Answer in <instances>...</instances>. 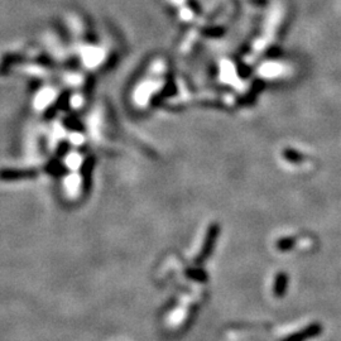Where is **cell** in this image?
<instances>
[{"instance_id":"cell-5","label":"cell","mask_w":341,"mask_h":341,"mask_svg":"<svg viewBox=\"0 0 341 341\" xmlns=\"http://www.w3.org/2000/svg\"><path fill=\"white\" fill-rule=\"evenodd\" d=\"M289 277L284 272H279L276 274V278L273 282V294L277 298H281L286 294L287 288H288Z\"/></svg>"},{"instance_id":"cell-6","label":"cell","mask_w":341,"mask_h":341,"mask_svg":"<svg viewBox=\"0 0 341 341\" xmlns=\"http://www.w3.org/2000/svg\"><path fill=\"white\" fill-rule=\"evenodd\" d=\"M92 158H89L85 161L81 169V175H82V192L89 193L91 190V172H92Z\"/></svg>"},{"instance_id":"cell-9","label":"cell","mask_w":341,"mask_h":341,"mask_svg":"<svg viewBox=\"0 0 341 341\" xmlns=\"http://www.w3.org/2000/svg\"><path fill=\"white\" fill-rule=\"evenodd\" d=\"M67 151H68V147H67V144H65V143H62L60 146V148H58V151H57V158H61V157L63 156V154H66L67 153Z\"/></svg>"},{"instance_id":"cell-3","label":"cell","mask_w":341,"mask_h":341,"mask_svg":"<svg viewBox=\"0 0 341 341\" xmlns=\"http://www.w3.org/2000/svg\"><path fill=\"white\" fill-rule=\"evenodd\" d=\"M322 333V325L317 322H313L303 327L302 330L297 331V332L291 333V335L286 336L282 338L281 341H308L311 338L316 337V336Z\"/></svg>"},{"instance_id":"cell-4","label":"cell","mask_w":341,"mask_h":341,"mask_svg":"<svg viewBox=\"0 0 341 341\" xmlns=\"http://www.w3.org/2000/svg\"><path fill=\"white\" fill-rule=\"evenodd\" d=\"M26 61V57L23 55H19V53H7L2 57L0 61V75L4 76L11 71V68L14 65H18Z\"/></svg>"},{"instance_id":"cell-2","label":"cell","mask_w":341,"mask_h":341,"mask_svg":"<svg viewBox=\"0 0 341 341\" xmlns=\"http://www.w3.org/2000/svg\"><path fill=\"white\" fill-rule=\"evenodd\" d=\"M38 176V171L33 168L29 169H0V181L3 182H17V181L34 180Z\"/></svg>"},{"instance_id":"cell-1","label":"cell","mask_w":341,"mask_h":341,"mask_svg":"<svg viewBox=\"0 0 341 341\" xmlns=\"http://www.w3.org/2000/svg\"><path fill=\"white\" fill-rule=\"evenodd\" d=\"M219 235H220V225L216 224V222L211 224L210 226H208L207 232H206L205 239H203L200 253H198L197 257H196L195 259V266H202V264L210 258V255L214 252L215 244H216Z\"/></svg>"},{"instance_id":"cell-8","label":"cell","mask_w":341,"mask_h":341,"mask_svg":"<svg viewBox=\"0 0 341 341\" xmlns=\"http://www.w3.org/2000/svg\"><path fill=\"white\" fill-rule=\"evenodd\" d=\"M296 245V239L293 237H286V238H281L278 242L276 243V247L279 252H288V250H292Z\"/></svg>"},{"instance_id":"cell-10","label":"cell","mask_w":341,"mask_h":341,"mask_svg":"<svg viewBox=\"0 0 341 341\" xmlns=\"http://www.w3.org/2000/svg\"><path fill=\"white\" fill-rule=\"evenodd\" d=\"M34 61L41 63L42 66H48V63H50V60H48V57H46V56H41V57L37 58V60H34Z\"/></svg>"},{"instance_id":"cell-7","label":"cell","mask_w":341,"mask_h":341,"mask_svg":"<svg viewBox=\"0 0 341 341\" xmlns=\"http://www.w3.org/2000/svg\"><path fill=\"white\" fill-rule=\"evenodd\" d=\"M185 274L187 278L192 279V281H195V282H198V283H205V282L208 281L207 272H206L205 269L200 268V266L186 269Z\"/></svg>"}]
</instances>
